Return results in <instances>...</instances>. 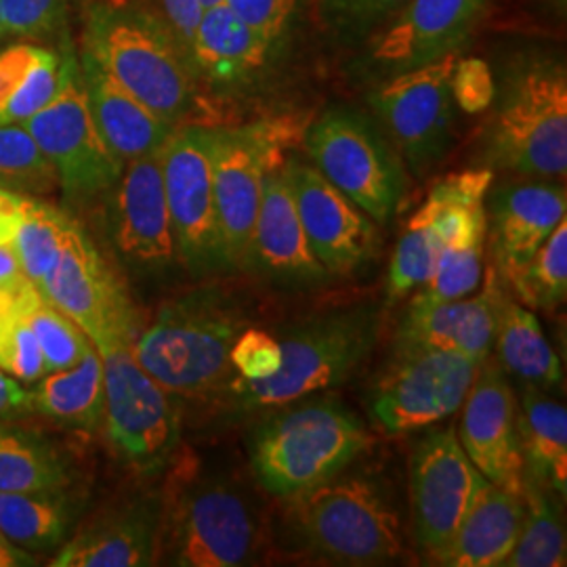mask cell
<instances>
[{"mask_svg":"<svg viewBox=\"0 0 567 567\" xmlns=\"http://www.w3.org/2000/svg\"><path fill=\"white\" fill-rule=\"evenodd\" d=\"M244 328L248 313L240 297L221 284H204L163 303L131 351L173 398L215 404L238 377L229 351Z\"/></svg>","mask_w":567,"mask_h":567,"instance_id":"6da1fadb","label":"cell"},{"mask_svg":"<svg viewBox=\"0 0 567 567\" xmlns=\"http://www.w3.org/2000/svg\"><path fill=\"white\" fill-rule=\"evenodd\" d=\"M81 49L171 126L203 124V81L158 16L95 0L84 16Z\"/></svg>","mask_w":567,"mask_h":567,"instance_id":"7a4b0ae2","label":"cell"},{"mask_svg":"<svg viewBox=\"0 0 567 567\" xmlns=\"http://www.w3.org/2000/svg\"><path fill=\"white\" fill-rule=\"evenodd\" d=\"M379 330L381 313L374 305H353L309 318L278 339L282 365L276 374L261 381L236 377L215 405L231 419H243L343 385L372 353Z\"/></svg>","mask_w":567,"mask_h":567,"instance_id":"3957f363","label":"cell"},{"mask_svg":"<svg viewBox=\"0 0 567 567\" xmlns=\"http://www.w3.org/2000/svg\"><path fill=\"white\" fill-rule=\"evenodd\" d=\"M372 442L347 405L318 398L269 410L250 435L257 482L278 498H295L341 475Z\"/></svg>","mask_w":567,"mask_h":567,"instance_id":"277c9868","label":"cell"},{"mask_svg":"<svg viewBox=\"0 0 567 567\" xmlns=\"http://www.w3.org/2000/svg\"><path fill=\"white\" fill-rule=\"evenodd\" d=\"M261 547V519L243 492L179 461L161 503L158 559L179 567H238L252 564Z\"/></svg>","mask_w":567,"mask_h":567,"instance_id":"5b68a950","label":"cell"},{"mask_svg":"<svg viewBox=\"0 0 567 567\" xmlns=\"http://www.w3.org/2000/svg\"><path fill=\"white\" fill-rule=\"evenodd\" d=\"M486 163L527 179L566 175L567 72L561 61L529 58L508 70L487 128Z\"/></svg>","mask_w":567,"mask_h":567,"instance_id":"8992f818","label":"cell"},{"mask_svg":"<svg viewBox=\"0 0 567 567\" xmlns=\"http://www.w3.org/2000/svg\"><path fill=\"white\" fill-rule=\"evenodd\" d=\"M288 501L301 538L330 561L374 566L404 550L400 515L368 477L337 475Z\"/></svg>","mask_w":567,"mask_h":567,"instance_id":"52a82bcc","label":"cell"},{"mask_svg":"<svg viewBox=\"0 0 567 567\" xmlns=\"http://www.w3.org/2000/svg\"><path fill=\"white\" fill-rule=\"evenodd\" d=\"M60 53V89L23 126L53 166L63 200L74 208H86L103 203L118 182L124 164L110 152L91 116L79 51L68 37L61 41Z\"/></svg>","mask_w":567,"mask_h":567,"instance_id":"ba28073f","label":"cell"},{"mask_svg":"<svg viewBox=\"0 0 567 567\" xmlns=\"http://www.w3.org/2000/svg\"><path fill=\"white\" fill-rule=\"evenodd\" d=\"M301 133V122L292 116L243 126H210L213 189L231 271H240L246 264L265 175L284 163L286 150Z\"/></svg>","mask_w":567,"mask_h":567,"instance_id":"9c48e42d","label":"cell"},{"mask_svg":"<svg viewBox=\"0 0 567 567\" xmlns=\"http://www.w3.org/2000/svg\"><path fill=\"white\" fill-rule=\"evenodd\" d=\"M313 166L372 221L389 224L405 196V173L372 121L353 110H330L305 131Z\"/></svg>","mask_w":567,"mask_h":567,"instance_id":"30bf717a","label":"cell"},{"mask_svg":"<svg viewBox=\"0 0 567 567\" xmlns=\"http://www.w3.org/2000/svg\"><path fill=\"white\" fill-rule=\"evenodd\" d=\"M103 360V429L122 463L140 475L173 465L182 444V410L177 398L158 385L131 344L100 353Z\"/></svg>","mask_w":567,"mask_h":567,"instance_id":"8fae6325","label":"cell"},{"mask_svg":"<svg viewBox=\"0 0 567 567\" xmlns=\"http://www.w3.org/2000/svg\"><path fill=\"white\" fill-rule=\"evenodd\" d=\"M161 171L179 264L196 278L231 271L213 189L210 126H177L161 147Z\"/></svg>","mask_w":567,"mask_h":567,"instance_id":"7c38bea8","label":"cell"},{"mask_svg":"<svg viewBox=\"0 0 567 567\" xmlns=\"http://www.w3.org/2000/svg\"><path fill=\"white\" fill-rule=\"evenodd\" d=\"M482 365L442 349H395L370 398V416L385 435H408L452 416Z\"/></svg>","mask_w":567,"mask_h":567,"instance_id":"4fadbf2b","label":"cell"},{"mask_svg":"<svg viewBox=\"0 0 567 567\" xmlns=\"http://www.w3.org/2000/svg\"><path fill=\"white\" fill-rule=\"evenodd\" d=\"M39 290L49 303L81 328L100 353L133 344L140 332L135 309L121 278L79 221L68 229L60 259Z\"/></svg>","mask_w":567,"mask_h":567,"instance_id":"5bb4252c","label":"cell"},{"mask_svg":"<svg viewBox=\"0 0 567 567\" xmlns=\"http://www.w3.org/2000/svg\"><path fill=\"white\" fill-rule=\"evenodd\" d=\"M458 53L398 72L372 95L370 105L391 133L405 163L425 175L447 154L454 124L452 70Z\"/></svg>","mask_w":567,"mask_h":567,"instance_id":"9a60e30c","label":"cell"},{"mask_svg":"<svg viewBox=\"0 0 567 567\" xmlns=\"http://www.w3.org/2000/svg\"><path fill=\"white\" fill-rule=\"evenodd\" d=\"M410 480L419 547L442 564L487 480L466 456L454 429H433L416 444Z\"/></svg>","mask_w":567,"mask_h":567,"instance_id":"2e32d148","label":"cell"},{"mask_svg":"<svg viewBox=\"0 0 567 567\" xmlns=\"http://www.w3.org/2000/svg\"><path fill=\"white\" fill-rule=\"evenodd\" d=\"M103 204L110 244L131 271L156 276L179 264L164 196L161 150L124 164Z\"/></svg>","mask_w":567,"mask_h":567,"instance_id":"e0dca14e","label":"cell"},{"mask_svg":"<svg viewBox=\"0 0 567 567\" xmlns=\"http://www.w3.org/2000/svg\"><path fill=\"white\" fill-rule=\"evenodd\" d=\"M492 168L452 173L435 183L421 208L408 219L386 274V301L412 295L433 274L437 257L452 234L477 213L486 210Z\"/></svg>","mask_w":567,"mask_h":567,"instance_id":"ac0fdd59","label":"cell"},{"mask_svg":"<svg viewBox=\"0 0 567 567\" xmlns=\"http://www.w3.org/2000/svg\"><path fill=\"white\" fill-rule=\"evenodd\" d=\"M307 243L330 276H355L381 250V234L360 206L351 203L324 175L299 158L284 161Z\"/></svg>","mask_w":567,"mask_h":567,"instance_id":"d6986e66","label":"cell"},{"mask_svg":"<svg viewBox=\"0 0 567 567\" xmlns=\"http://www.w3.org/2000/svg\"><path fill=\"white\" fill-rule=\"evenodd\" d=\"M461 408L458 442L471 463L494 486L524 496L519 405L503 365L486 360Z\"/></svg>","mask_w":567,"mask_h":567,"instance_id":"ffe728a7","label":"cell"},{"mask_svg":"<svg viewBox=\"0 0 567 567\" xmlns=\"http://www.w3.org/2000/svg\"><path fill=\"white\" fill-rule=\"evenodd\" d=\"M284 163L265 175L264 196L244 269L284 288H311L332 276L307 243Z\"/></svg>","mask_w":567,"mask_h":567,"instance_id":"44dd1931","label":"cell"},{"mask_svg":"<svg viewBox=\"0 0 567 567\" xmlns=\"http://www.w3.org/2000/svg\"><path fill=\"white\" fill-rule=\"evenodd\" d=\"M486 203L496 267L511 284L566 219V187L553 179L524 177L489 189Z\"/></svg>","mask_w":567,"mask_h":567,"instance_id":"7402d4cb","label":"cell"},{"mask_svg":"<svg viewBox=\"0 0 567 567\" xmlns=\"http://www.w3.org/2000/svg\"><path fill=\"white\" fill-rule=\"evenodd\" d=\"M487 0H405L372 44V60L405 72L458 53L486 13Z\"/></svg>","mask_w":567,"mask_h":567,"instance_id":"603a6c76","label":"cell"},{"mask_svg":"<svg viewBox=\"0 0 567 567\" xmlns=\"http://www.w3.org/2000/svg\"><path fill=\"white\" fill-rule=\"evenodd\" d=\"M161 501L133 498L95 513L61 545L53 567H143L158 564Z\"/></svg>","mask_w":567,"mask_h":567,"instance_id":"cb8c5ba5","label":"cell"},{"mask_svg":"<svg viewBox=\"0 0 567 567\" xmlns=\"http://www.w3.org/2000/svg\"><path fill=\"white\" fill-rule=\"evenodd\" d=\"M501 301L498 276L489 271L477 297L447 303L408 305L395 334V349H442L486 364Z\"/></svg>","mask_w":567,"mask_h":567,"instance_id":"d4e9b609","label":"cell"},{"mask_svg":"<svg viewBox=\"0 0 567 567\" xmlns=\"http://www.w3.org/2000/svg\"><path fill=\"white\" fill-rule=\"evenodd\" d=\"M79 63L91 116L110 152L122 164L156 154L175 126L156 116L121 82L114 81L84 49L79 51Z\"/></svg>","mask_w":567,"mask_h":567,"instance_id":"484cf974","label":"cell"},{"mask_svg":"<svg viewBox=\"0 0 567 567\" xmlns=\"http://www.w3.org/2000/svg\"><path fill=\"white\" fill-rule=\"evenodd\" d=\"M274 42L246 25L225 2L204 9L194 32L189 60L200 81L219 89H238L257 81Z\"/></svg>","mask_w":567,"mask_h":567,"instance_id":"4316f807","label":"cell"},{"mask_svg":"<svg viewBox=\"0 0 567 567\" xmlns=\"http://www.w3.org/2000/svg\"><path fill=\"white\" fill-rule=\"evenodd\" d=\"M526 501L487 482L458 527L442 566L498 567L505 564L524 527Z\"/></svg>","mask_w":567,"mask_h":567,"instance_id":"83f0119b","label":"cell"},{"mask_svg":"<svg viewBox=\"0 0 567 567\" xmlns=\"http://www.w3.org/2000/svg\"><path fill=\"white\" fill-rule=\"evenodd\" d=\"M538 386L524 385L517 423L524 454V484L545 487L566 498L567 410L540 393Z\"/></svg>","mask_w":567,"mask_h":567,"instance_id":"f1b7e54d","label":"cell"},{"mask_svg":"<svg viewBox=\"0 0 567 567\" xmlns=\"http://www.w3.org/2000/svg\"><path fill=\"white\" fill-rule=\"evenodd\" d=\"M61 53L34 42L0 51V124H23L51 102L61 84Z\"/></svg>","mask_w":567,"mask_h":567,"instance_id":"f546056e","label":"cell"},{"mask_svg":"<svg viewBox=\"0 0 567 567\" xmlns=\"http://www.w3.org/2000/svg\"><path fill=\"white\" fill-rule=\"evenodd\" d=\"M79 507L65 489L0 492V532L30 553L60 548L72 534Z\"/></svg>","mask_w":567,"mask_h":567,"instance_id":"4dcf8cb0","label":"cell"},{"mask_svg":"<svg viewBox=\"0 0 567 567\" xmlns=\"http://www.w3.org/2000/svg\"><path fill=\"white\" fill-rule=\"evenodd\" d=\"M34 385L32 404L37 412L82 431L103 426V360L95 347L79 364L47 372Z\"/></svg>","mask_w":567,"mask_h":567,"instance_id":"1f68e13d","label":"cell"},{"mask_svg":"<svg viewBox=\"0 0 567 567\" xmlns=\"http://www.w3.org/2000/svg\"><path fill=\"white\" fill-rule=\"evenodd\" d=\"M494 343L503 365L524 381V385L538 389L561 385L564 372L559 355L548 343L538 318L524 305L503 297Z\"/></svg>","mask_w":567,"mask_h":567,"instance_id":"d6a6232c","label":"cell"},{"mask_svg":"<svg viewBox=\"0 0 567 567\" xmlns=\"http://www.w3.org/2000/svg\"><path fill=\"white\" fill-rule=\"evenodd\" d=\"M76 219L34 196L18 194L9 217L7 244L13 248L23 276L41 286L60 259L68 229Z\"/></svg>","mask_w":567,"mask_h":567,"instance_id":"836d02e7","label":"cell"},{"mask_svg":"<svg viewBox=\"0 0 567 567\" xmlns=\"http://www.w3.org/2000/svg\"><path fill=\"white\" fill-rule=\"evenodd\" d=\"M487 210L471 217L444 244L433 274L414 290L410 305H437L473 295L484 278Z\"/></svg>","mask_w":567,"mask_h":567,"instance_id":"e575fe53","label":"cell"},{"mask_svg":"<svg viewBox=\"0 0 567 567\" xmlns=\"http://www.w3.org/2000/svg\"><path fill=\"white\" fill-rule=\"evenodd\" d=\"M41 297V290L28 278L0 288V368L21 383H37L47 374L28 320Z\"/></svg>","mask_w":567,"mask_h":567,"instance_id":"d590c367","label":"cell"},{"mask_svg":"<svg viewBox=\"0 0 567 567\" xmlns=\"http://www.w3.org/2000/svg\"><path fill=\"white\" fill-rule=\"evenodd\" d=\"M72 482L60 452L44 440L0 425V492L65 489Z\"/></svg>","mask_w":567,"mask_h":567,"instance_id":"8d00e7d4","label":"cell"},{"mask_svg":"<svg viewBox=\"0 0 567 567\" xmlns=\"http://www.w3.org/2000/svg\"><path fill=\"white\" fill-rule=\"evenodd\" d=\"M526 517L505 564L507 567H561L567 561L566 527L557 505V494L545 487L524 484Z\"/></svg>","mask_w":567,"mask_h":567,"instance_id":"74e56055","label":"cell"},{"mask_svg":"<svg viewBox=\"0 0 567 567\" xmlns=\"http://www.w3.org/2000/svg\"><path fill=\"white\" fill-rule=\"evenodd\" d=\"M0 189L34 198L60 189L53 166L23 124H0Z\"/></svg>","mask_w":567,"mask_h":567,"instance_id":"f35d334b","label":"cell"},{"mask_svg":"<svg viewBox=\"0 0 567 567\" xmlns=\"http://www.w3.org/2000/svg\"><path fill=\"white\" fill-rule=\"evenodd\" d=\"M511 286L517 299L532 309H555L566 303L567 219L553 229Z\"/></svg>","mask_w":567,"mask_h":567,"instance_id":"ab89813d","label":"cell"},{"mask_svg":"<svg viewBox=\"0 0 567 567\" xmlns=\"http://www.w3.org/2000/svg\"><path fill=\"white\" fill-rule=\"evenodd\" d=\"M28 320L41 349L47 372L79 364L95 347L79 326L68 316H63L60 309L49 303L44 297L32 307Z\"/></svg>","mask_w":567,"mask_h":567,"instance_id":"60d3db41","label":"cell"},{"mask_svg":"<svg viewBox=\"0 0 567 567\" xmlns=\"http://www.w3.org/2000/svg\"><path fill=\"white\" fill-rule=\"evenodd\" d=\"M70 0H0L2 39H44L65 23Z\"/></svg>","mask_w":567,"mask_h":567,"instance_id":"b9f144b4","label":"cell"},{"mask_svg":"<svg viewBox=\"0 0 567 567\" xmlns=\"http://www.w3.org/2000/svg\"><path fill=\"white\" fill-rule=\"evenodd\" d=\"M229 362L234 372L246 381H261L276 374L282 365L280 341L259 328H244L231 344Z\"/></svg>","mask_w":567,"mask_h":567,"instance_id":"7bdbcfd3","label":"cell"},{"mask_svg":"<svg viewBox=\"0 0 567 567\" xmlns=\"http://www.w3.org/2000/svg\"><path fill=\"white\" fill-rule=\"evenodd\" d=\"M452 100L454 103L465 110L466 114H477L487 110L496 89L492 81V72L484 61L461 60L456 61L452 70Z\"/></svg>","mask_w":567,"mask_h":567,"instance_id":"ee69618b","label":"cell"},{"mask_svg":"<svg viewBox=\"0 0 567 567\" xmlns=\"http://www.w3.org/2000/svg\"><path fill=\"white\" fill-rule=\"evenodd\" d=\"M225 4L269 42H276L295 16L297 0H224Z\"/></svg>","mask_w":567,"mask_h":567,"instance_id":"f6af8a7d","label":"cell"},{"mask_svg":"<svg viewBox=\"0 0 567 567\" xmlns=\"http://www.w3.org/2000/svg\"><path fill=\"white\" fill-rule=\"evenodd\" d=\"M158 4L161 20L189 58L192 39L204 13L203 0H158Z\"/></svg>","mask_w":567,"mask_h":567,"instance_id":"bcb514c9","label":"cell"},{"mask_svg":"<svg viewBox=\"0 0 567 567\" xmlns=\"http://www.w3.org/2000/svg\"><path fill=\"white\" fill-rule=\"evenodd\" d=\"M34 412L32 391L0 368V419H18Z\"/></svg>","mask_w":567,"mask_h":567,"instance_id":"7dc6e473","label":"cell"},{"mask_svg":"<svg viewBox=\"0 0 567 567\" xmlns=\"http://www.w3.org/2000/svg\"><path fill=\"white\" fill-rule=\"evenodd\" d=\"M405 0H328V4L358 21L377 20L391 11H398Z\"/></svg>","mask_w":567,"mask_h":567,"instance_id":"c3c4849f","label":"cell"},{"mask_svg":"<svg viewBox=\"0 0 567 567\" xmlns=\"http://www.w3.org/2000/svg\"><path fill=\"white\" fill-rule=\"evenodd\" d=\"M37 557L25 548L13 545L2 532H0V567H30L37 566Z\"/></svg>","mask_w":567,"mask_h":567,"instance_id":"681fc988","label":"cell"},{"mask_svg":"<svg viewBox=\"0 0 567 567\" xmlns=\"http://www.w3.org/2000/svg\"><path fill=\"white\" fill-rule=\"evenodd\" d=\"M21 278H25V276L21 271V265L13 248L9 244H0V288L16 284Z\"/></svg>","mask_w":567,"mask_h":567,"instance_id":"f907efd6","label":"cell"},{"mask_svg":"<svg viewBox=\"0 0 567 567\" xmlns=\"http://www.w3.org/2000/svg\"><path fill=\"white\" fill-rule=\"evenodd\" d=\"M13 192H7V189H0V210L7 206V204L11 203L13 200Z\"/></svg>","mask_w":567,"mask_h":567,"instance_id":"816d5d0a","label":"cell"},{"mask_svg":"<svg viewBox=\"0 0 567 567\" xmlns=\"http://www.w3.org/2000/svg\"><path fill=\"white\" fill-rule=\"evenodd\" d=\"M224 0H203L204 9H208V7H215V4H221Z\"/></svg>","mask_w":567,"mask_h":567,"instance_id":"f5cc1de1","label":"cell"},{"mask_svg":"<svg viewBox=\"0 0 567 567\" xmlns=\"http://www.w3.org/2000/svg\"><path fill=\"white\" fill-rule=\"evenodd\" d=\"M0 39H2V18H0Z\"/></svg>","mask_w":567,"mask_h":567,"instance_id":"db71d44e","label":"cell"}]
</instances>
